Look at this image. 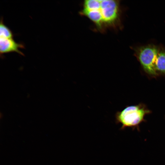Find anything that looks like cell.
<instances>
[{
    "label": "cell",
    "mask_w": 165,
    "mask_h": 165,
    "mask_svg": "<svg viewBox=\"0 0 165 165\" xmlns=\"http://www.w3.org/2000/svg\"><path fill=\"white\" fill-rule=\"evenodd\" d=\"M81 14L87 17L98 28L114 26L119 20V2L113 0H87Z\"/></svg>",
    "instance_id": "6da1fadb"
},
{
    "label": "cell",
    "mask_w": 165,
    "mask_h": 165,
    "mask_svg": "<svg viewBox=\"0 0 165 165\" xmlns=\"http://www.w3.org/2000/svg\"><path fill=\"white\" fill-rule=\"evenodd\" d=\"M145 113V110L139 106H129L116 113V122L122 123L123 127L134 126L142 120Z\"/></svg>",
    "instance_id": "3957f363"
},
{
    "label": "cell",
    "mask_w": 165,
    "mask_h": 165,
    "mask_svg": "<svg viewBox=\"0 0 165 165\" xmlns=\"http://www.w3.org/2000/svg\"><path fill=\"white\" fill-rule=\"evenodd\" d=\"M13 35L11 30L3 23L1 18L0 24V37L7 38H13Z\"/></svg>",
    "instance_id": "8992f818"
},
{
    "label": "cell",
    "mask_w": 165,
    "mask_h": 165,
    "mask_svg": "<svg viewBox=\"0 0 165 165\" xmlns=\"http://www.w3.org/2000/svg\"><path fill=\"white\" fill-rule=\"evenodd\" d=\"M156 72L165 74V50L160 48L155 63Z\"/></svg>",
    "instance_id": "5b68a950"
},
{
    "label": "cell",
    "mask_w": 165,
    "mask_h": 165,
    "mask_svg": "<svg viewBox=\"0 0 165 165\" xmlns=\"http://www.w3.org/2000/svg\"><path fill=\"white\" fill-rule=\"evenodd\" d=\"M159 48L152 44L141 46L135 50V53L144 70L148 74H157L155 63Z\"/></svg>",
    "instance_id": "7a4b0ae2"
},
{
    "label": "cell",
    "mask_w": 165,
    "mask_h": 165,
    "mask_svg": "<svg viewBox=\"0 0 165 165\" xmlns=\"http://www.w3.org/2000/svg\"><path fill=\"white\" fill-rule=\"evenodd\" d=\"M24 45L16 42L13 38H7L0 37V54L7 53L15 52L20 55L24 56L23 53L19 50L24 48Z\"/></svg>",
    "instance_id": "277c9868"
}]
</instances>
